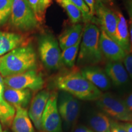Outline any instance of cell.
<instances>
[{
	"mask_svg": "<svg viewBox=\"0 0 132 132\" xmlns=\"http://www.w3.org/2000/svg\"><path fill=\"white\" fill-rule=\"evenodd\" d=\"M54 84L59 90L86 101L97 100L103 94L77 70L59 75L55 79Z\"/></svg>",
	"mask_w": 132,
	"mask_h": 132,
	"instance_id": "1",
	"label": "cell"
},
{
	"mask_svg": "<svg viewBox=\"0 0 132 132\" xmlns=\"http://www.w3.org/2000/svg\"><path fill=\"white\" fill-rule=\"evenodd\" d=\"M37 54L31 44L16 48L1 57L0 74L10 77L36 69Z\"/></svg>",
	"mask_w": 132,
	"mask_h": 132,
	"instance_id": "2",
	"label": "cell"
},
{
	"mask_svg": "<svg viewBox=\"0 0 132 132\" xmlns=\"http://www.w3.org/2000/svg\"><path fill=\"white\" fill-rule=\"evenodd\" d=\"M100 36L98 26L92 23H86L80 45L78 64L95 65L102 61L103 56L100 50Z\"/></svg>",
	"mask_w": 132,
	"mask_h": 132,
	"instance_id": "3",
	"label": "cell"
},
{
	"mask_svg": "<svg viewBox=\"0 0 132 132\" xmlns=\"http://www.w3.org/2000/svg\"><path fill=\"white\" fill-rule=\"evenodd\" d=\"M9 22L13 28L23 33L36 30L40 24L28 0H13Z\"/></svg>",
	"mask_w": 132,
	"mask_h": 132,
	"instance_id": "4",
	"label": "cell"
},
{
	"mask_svg": "<svg viewBox=\"0 0 132 132\" xmlns=\"http://www.w3.org/2000/svg\"><path fill=\"white\" fill-rule=\"evenodd\" d=\"M59 42L52 34L41 36L38 41L39 56L44 65L50 70H58L62 65Z\"/></svg>",
	"mask_w": 132,
	"mask_h": 132,
	"instance_id": "5",
	"label": "cell"
},
{
	"mask_svg": "<svg viewBox=\"0 0 132 132\" xmlns=\"http://www.w3.org/2000/svg\"><path fill=\"white\" fill-rule=\"evenodd\" d=\"M97 105L107 116L120 121L132 122V112L120 97L110 92L102 94Z\"/></svg>",
	"mask_w": 132,
	"mask_h": 132,
	"instance_id": "6",
	"label": "cell"
},
{
	"mask_svg": "<svg viewBox=\"0 0 132 132\" xmlns=\"http://www.w3.org/2000/svg\"><path fill=\"white\" fill-rule=\"evenodd\" d=\"M4 85L16 89L39 90L44 87L45 81L42 74L36 69L4 78Z\"/></svg>",
	"mask_w": 132,
	"mask_h": 132,
	"instance_id": "7",
	"label": "cell"
},
{
	"mask_svg": "<svg viewBox=\"0 0 132 132\" xmlns=\"http://www.w3.org/2000/svg\"><path fill=\"white\" fill-rule=\"evenodd\" d=\"M57 108L65 128L69 129L72 127L77 122L80 113V104L78 99L61 90L57 95Z\"/></svg>",
	"mask_w": 132,
	"mask_h": 132,
	"instance_id": "8",
	"label": "cell"
},
{
	"mask_svg": "<svg viewBox=\"0 0 132 132\" xmlns=\"http://www.w3.org/2000/svg\"><path fill=\"white\" fill-rule=\"evenodd\" d=\"M57 95L56 92H53L46 105L42 118L43 132H63L57 108Z\"/></svg>",
	"mask_w": 132,
	"mask_h": 132,
	"instance_id": "9",
	"label": "cell"
},
{
	"mask_svg": "<svg viewBox=\"0 0 132 132\" xmlns=\"http://www.w3.org/2000/svg\"><path fill=\"white\" fill-rule=\"evenodd\" d=\"M105 72L118 90L126 93L131 92L132 82L122 61H108L105 65Z\"/></svg>",
	"mask_w": 132,
	"mask_h": 132,
	"instance_id": "10",
	"label": "cell"
},
{
	"mask_svg": "<svg viewBox=\"0 0 132 132\" xmlns=\"http://www.w3.org/2000/svg\"><path fill=\"white\" fill-rule=\"evenodd\" d=\"M95 14L98 16V21L102 30L115 41L118 16L114 11L103 4L102 2L97 1L95 2Z\"/></svg>",
	"mask_w": 132,
	"mask_h": 132,
	"instance_id": "11",
	"label": "cell"
},
{
	"mask_svg": "<svg viewBox=\"0 0 132 132\" xmlns=\"http://www.w3.org/2000/svg\"><path fill=\"white\" fill-rule=\"evenodd\" d=\"M50 93L47 90L39 91L31 100L28 114L37 129L42 130V118Z\"/></svg>",
	"mask_w": 132,
	"mask_h": 132,
	"instance_id": "12",
	"label": "cell"
},
{
	"mask_svg": "<svg viewBox=\"0 0 132 132\" xmlns=\"http://www.w3.org/2000/svg\"><path fill=\"white\" fill-rule=\"evenodd\" d=\"M100 47L103 56L108 59L109 61H122L127 54L118 43L102 29L100 31Z\"/></svg>",
	"mask_w": 132,
	"mask_h": 132,
	"instance_id": "13",
	"label": "cell"
},
{
	"mask_svg": "<svg viewBox=\"0 0 132 132\" xmlns=\"http://www.w3.org/2000/svg\"><path fill=\"white\" fill-rule=\"evenodd\" d=\"M80 72L86 79L100 90H108L111 88V82L106 72L98 66H85Z\"/></svg>",
	"mask_w": 132,
	"mask_h": 132,
	"instance_id": "14",
	"label": "cell"
},
{
	"mask_svg": "<svg viewBox=\"0 0 132 132\" xmlns=\"http://www.w3.org/2000/svg\"><path fill=\"white\" fill-rule=\"evenodd\" d=\"M27 38L22 34L0 30V57L21 47L27 45Z\"/></svg>",
	"mask_w": 132,
	"mask_h": 132,
	"instance_id": "15",
	"label": "cell"
},
{
	"mask_svg": "<svg viewBox=\"0 0 132 132\" xmlns=\"http://www.w3.org/2000/svg\"><path fill=\"white\" fill-rule=\"evenodd\" d=\"M32 93L31 90L16 89L8 86H5L3 92V98L5 101L15 108L21 107L26 108L30 102Z\"/></svg>",
	"mask_w": 132,
	"mask_h": 132,
	"instance_id": "16",
	"label": "cell"
},
{
	"mask_svg": "<svg viewBox=\"0 0 132 132\" xmlns=\"http://www.w3.org/2000/svg\"><path fill=\"white\" fill-rule=\"evenodd\" d=\"M118 16V24L116 31L115 41L127 53H131L129 29L127 21L119 10L114 11Z\"/></svg>",
	"mask_w": 132,
	"mask_h": 132,
	"instance_id": "17",
	"label": "cell"
},
{
	"mask_svg": "<svg viewBox=\"0 0 132 132\" xmlns=\"http://www.w3.org/2000/svg\"><path fill=\"white\" fill-rule=\"evenodd\" d=\"M83 26L80 23L73 24L59 36V45L62 50L72 47L81 40Z\"/></svg>",
	"mask_w": 132,
	"mask_h": 132,
	"instance_id": "18",
	"label": "cell"
},
{
	"mask_svg": "<svg viewBox=\"0 0 132 132\" xmlns=\"http://www.w3.org/2000/svg\"><path fill=\"white\" fill-rule=\"evenodd\" d=\"M15 109V115L12 124L13 132H34L27 110L21 107H16Z\"/></svg>",
	"mask_w": 132,
	"mask_h": 132,
	"instance_id": "19",
	"label": "cell"
},
{
	"mask_svg": "<svg viewBox=\"0 0 132 132\" xmlns=\"http://www.w3.org/2000/svg\"><path fill=\"white\" fill-rule=\"evenodd\" d=\"M88 123L93 132H110L111 120L101 112H94L89 118Z\"/></svg>",
	"mask_w": 132,
	"mask_h": 132,
	"instance_id": "20",
	"label": "cell"
},
{
	"mask_svg": "<svg viewBox=\"0 0 132 132\" xmlns=\"http://www.w3.org/2000/svg\"><path fill=\"white\" fill-rule=\"evenodd\" d=\"M56 2L66 11L72 24H77L82 21L81 12L70 0H56Z\"/></svg>",
	"mask_w": 132,
	"mask_h": 132,
	"instance_id": "21",
	"label": "cell"
},
{
	"mask_svg": "<svg viewBox=\"0 0 132 132\" xmlns=\"http://www.w3.org/2000/svg\"><path fill=\"white\" fill-rule=\"evenodd\" d=\"M81 40L72 47H68L64 49L61 52V61L62 65H65L68 68H72L75 65V59L78 54Z\"/></svg>",
	"mask_w": 132,
	"mask_h": 132,
	"instance_id": "22",
	"label": "cell"
},
{
	"mask_svg": "<svg viewBox=\"0 0 132 132\" xmlns=\"http://www.w3.org/2000/svg\"><path fill=\"white\" fill-rule=\"evenodd\" d=\"M15 112V107L5 101L4 99L0 102V120L4 125L7 127L12 125Z\"/></svg>",
	"mask_w": 132,
	"mask_h": 132,
	"instance_id": "23",
	"label": "cell"
},
{
	"mask_svg": "<svg viewBox=\"0 0 132 132\" xmlns=\"http://www.w3.org/2000/svg\"><path fill=\"white\" fill-rule=\"evenodd\" d=\"M13 0H0V26L4 25L9 20Z\"/></svg>",
	"mask_w": 132,
	"mask_h": 132,
	"instance_id": "24",
	"label": "cell"
},
{
	"mask_svg": "<svg viewBox=\"0 0 132 132\" xmlns=\"http://www.w3.org/2000/svg\"><path fill=\"white\" fill-rule=\"evenodd\" d=\"M70 1L81 11L82 14V20L84 21H85L86 23L94 22L95 20V16L91 14L89 8L86 4L84 0H70Z\"/></svg>",
	"mask_w": 132,
	"mask_h": 132,
	"instance_id": "25",
	"label": "cell"
},
{
	"mask_svg": "<svg viewBox=\"0 0 132 132\" xmlns=\"http://www.w3.org/2000/svg\"><path fill=\"white\" fill-rule=\"evenodd\" d=\"M53 2V0H39V23H42L44 21L45 13L48 7L50 6Z\"/></svg>",
	"mask_w": 132,
	"mask_h": 132,
	"instance_id": "26",
	"label": "cell"
},
{
	"mask_svg": "<svg viewBox=\"0 0 132 132\" xmlns=\"http://www.w3.org/2000/svg\"><path fill=\"white\" fill-rule=\"evenodd\" d=\"M122 62L132 82V53L126 54L122 60Z\"/></svg>",
	"mask_w": 132,
	"mask_h": 132,
	"instance_id": "27",
	"label": "cell"
},
{
	"mask_svg": "<svg viewBox=\"0 0 132 132\" xmlns=\"http://www.w3.org/2000/svg\"><path fill=\"white\" fill-rule=\"evenodd\" d=\"M110 132H127L123 123L116 121H111Z\"/></svg>",
	"mask_w": 132,
	"mask_h": 132,
	"instance_id": "28",
	"label": "cell"
},
{
	"mask_svg": "<svg viewBox=\"0 0 132 132\" xmlns=\"http://www.w3.org/2000/svg\"><path fill=\"white\" fill-rule=\"evenodd\" d=\"M28 2L32 8L37 21L39 22V0H28Z\"/></svg>",
	"mask_w": 132,
	"mask_h": 132,
	"instance_id": "29",
	"label": "cell"
},
{
	"mask_svg": "<svg viewBox=\"0 0 132 132\" xmlns=\"http://www.w3.org/2000/svg\"><path fill=\"white\" fill-rule=\"evenodd\" d=\"M86 4L89 8L90 12L92 15L95 14V0H84Z\"/></svg>",
	"mask_w": 132,
	"mask_h": 132,
	"instance_id": "30",
	"label": "cell"
},
{
	"mask_svg": "<svg viewBox=\"0 0 132 132\" xmlns=\"http://www.w3.org/2000/svg\"><path fill=\"white\" fill-rule=\"evenodd\" d=\"M125 7L130 16V20L132 21V0H123Z\"/></svg>",
	"mask_w": 132,
	"mask_h": 132,
	"instance_id": "31",
	"label": "cell"
},
{
	"mask_svg": "<svg viewBox=\"0 0 132 132\" xmlns=\"http://www.w3.org/2000/svg\"><path fill=\"white\" fill-rule=\"evenodd\" d=\"M123 101H124L127 108L130 110V111L132 112V91L128 94V95L125 97V99Z\"/></svg>",
	"mask_w": 132,
	"mask_h": 132,
	"instance_id": "32",
	"label": "cell"
},
{
	"mask_svg": "<svg viewBox=\"0 0 132 132\" xmlns=\"http://www.w3.org/2000/svg\"><path fill=\"white\" fill-rule=\"evenodd\" d=\"M72 132H93V131L90 128H87V127L83 126V125H80L75 128Z\"/></svg>",
	"mask_w": 132,
	"mask_h": 132,
	"instance_id": "33",
	"label": "cell"
},
{
	"mask_svg": "<svg viewBox=\"0 0 132 132\" xmlns=\"http://www.w3.org/2000/svg\"><path fill=\"white\" fill-rule=\"evenodd\" d=\"M4 90V81H0V102L4 100L3 98V92Z\"/></svg>",
	"mask_w": 132,
	"mask_h": 132,
	"instance_id": "34",
	"label": "cell"
},
{
	"mask_svg": "<svg viewBox=\"0 0 132 132\" xmlns=\"http://www.w3.org/2000/svg\"><path fill=\"white\" fill-rule=\"evenodd\" d=\"M129 34H130V47H131V53H132V21L131 20H129Z\"/></svg>",
	"mask_w": 132,
	"mask_h": 132,
	"instance_id": "35",
	"label": "cell"
},
{
	"mask_svg": "<svg viewBox=\"0 0 132 132\" xmlns=\"http://www.w3.org/2000/svg\"><path fill=\"white\" fill-rule=\"evenodd\" d=\"M123 124L127 132H132V122H126Z\"/></svg>",
	"mask_w": 132,
	"mask_h": 132,
	"instance_id": "36",
	"label": "cell"
},
{
	"mask_svg": "<svg viewBox=\"0 0 132 132\" xmlns=\"http://www.w3.org/2000/svg\"><path fill=\"white\" fill-rule=\"evenodd\" d=\"M0 132H2V128H1V125H0Z\"/></svg>",
	"mask_w": 132,
	"mask_h": 132,
	"instance_id": "37",
	"label": "cell"
},
{
	"mask_svg": "<svg viewBox=\"0 0 132 132\" xmlns=\"http://www.w3.org/2000/svg\"><path fill=\"white\" fill-rule=\"evenodd\" d=\"M103 0H97V1H99V2H102Z\"/></svg>",
	"mask_w": 132,
	"mask_h": 132,
	"instance_id": "38",
	"label": "cell"
},
{
	"mask_svg": "<svg viewBox=\"0 0 132 132\" xmlns=\"http://www.w3.org/2000/svg\"><path fill=\"white\" fill-rule=\"evenodd\" d=\"M1 57H0V62H1Z\"/></svg>",
	"mask_w": 132,
	"mask_h": 132,
	"instance_id": "39",
	"label": "cell"
},
{
	"mask_svg": "<svg viewBox=\"0 0 132 132\" xmlns=\"http://www.w3.org/2000/svg\"><path fill=\"white\" fill-rule=\"evenodd\" d=\"M3 132H7V131H3Z\"/></svg>",
	"mask_w": 132,
	"mask_h": 132,
	"instance_id": "40",
	"label": "cell"
}]
</instances>
